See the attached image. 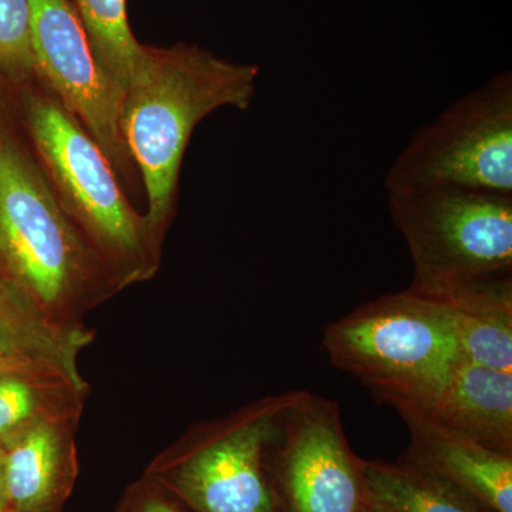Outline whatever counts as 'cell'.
<instances>
[{
    "label": "cell",
    "instance_id": "obj_12",
    "mask_svg": "<svg viewBox=\"0 0 512 512\" xmlns=\"http://www.w3.org/2000/svg\"><path fill=\"white\" fill-rule=\"evenodd\" d=\"M79 423L66 420L36 424L2 444L10 510L63 511L79 476Z\"/></svg>",
    "mask_w": 512,
    "mask_h": 512
},
{
    "label": "cell",
    "instance_id": "obj_14",
    "mask_svg": "<svg viewBox=\"0 0 512 512\" xmlns=\"http://www.w3.org/2000/svg\"><path fill=\"white\" fill-rule=\"evenodd\" d=\"M441 303L450 316L461 359L512 373V282Z\"/></svg>",
    "mask_w": 512,
    "mask_h": 512
},
{
    "label": "cell",
    "instance_id": "obj_19",
    "mask_svg": "<svg viewBox=\"0 0 512 512\" xmlns=\"http://www.w3.org/2000/svg\"><path fill=\"white\" fill-rule=\"evenodd\" d=\"M114 512H191L156 481L143 476L128 485Z\"/></svg>",
    "mask_w": 512,
    "mask_h": 512
},
{
    "label": "cell",
    "instance_id": "obj_1",
    "mask_svg": "<svg viewBox=\"0 0 512 512\" xmlns=\"http://www.w3.org/2000/svg\"><path fill=\"white\" fill-rule=\"evenodd\" d=\"M259 67L197 45H144L121 99L120 130L147 197L151 237L163 248L178 207L181 165L195 128L217 110H247Z\"/></svg>",
    "mask_w": 512,
    "mask_h": 512
},
{
    "label": "cell",
    "instance_id": "obj_5",
    "mask_svg": "<svg viewBox=\"0 0 512 512\" xmlns=\"http://www.w3.org/2000/svg\"><path fill=\"white\" fill-rule=\"evenodd\" d=\"M322 349L333 366L389 406L430 392L461 360L446 306L410 289L379 296L330 323Z\"/></svg>",
    "mask_w": 512,
    "mask_h": 512
},
{
    "label": "cell",
    "instance_id": "obj_22",
    "mask_svg": "<svg viewBox=\"0 0 512 512\" xmlns=\"http://www.w3.org/2000/svg\"><path fill=\"white\" fill-rule=\"evenodd\" d=\"M366 512H377V511L373 510V508L367 507V511Z\"/></svg>",
    "mask_w": 512,
    "mask_h": 512
},
{
    "label": "cell",
    "instance_id": "obj_15",
    "mask_svg": "<svg viewBox=\"0 0 512 512\" xmlns=\"http://www.w3.org/2000/svg\"><path fill=\"white\" fill-rule=\"evenodd\" d=\"M89 392V383L49 373L0 376V446L36 424L80 421Z\"/></svg>",
    "mask_w": 512,
    "mask_h": 512
},
{
    "label": "cell",
    "instance_id": "obj_11",
    "mask_svg": "<svg viewBox=\"0 0 512 512\" xmlns=\"http://www.w3.org/2000/svg\"><path fill=\"white\" fill-rule=\"evenodd\" d=\"M403 404L481 446L512 454L511 372L461 359L443 382Z\"/></svg>",
    "mask_w": 512,
    "mask_h": 512
},
{
    "label": "cell",
    "instance_id": "obj_6",
    "mask_svg": "<svg viewBox=\"0 0 512 512\" xmlns=\"http://www.w3.org/2000/svg\"><path fill=\"white\" fill-rule=\"evenodd\" d=\"M301 390L256 399L221 419L192 424L148 464L191 512H275L265 456L276 423Z\"/></svg>",
    "mask_w": 512,
    "mask_h": 512
},
{
    "label": "cell",
    "instance_id": "obj_23",
    "mask_svg": "<svg viewBox=\"0 0 512 512\" xmlns=\"http://www.w3.org/2000/svg\"><path fill=\"white\" fill-rule=\"evenodd\" d=\"M6 512H19V511L10 510V508H9V510H8V511H6Z\"/></svg>",
    "mask_w": 512,
    "mask_h": 512
},
{
    "label": "cell",
    "instance_id": "obj_20",
    "mask_svg": "<svg viewBox=\"0 0 512 512\" xmlns=\"http://www.w3.org/2000/svg\"><path fill=\"white\" fill-rule=\"evenodd\" d=\"M20 128V97L15 87L0 72V133L2 131L19 130Z\"/></svg>",
    "mask_w": 512,
    "mask_h": 512
},
{
    "label": "cell",
    "instance_id": "obj_18",
    "mask_svg": "<svg viewBox=\"0 0 512 512\" xmlns=\"http://www.w3.org/2000/svg\"><path fill=\"white\" fill-rule=\"evenodd\" d=\"M0 72L19 94L42 84L30 43L29 0H0Z\"/></svg>",
    "mask_w": 512,
    "mask_h": 512
},
{
    "label": "cell",
    "instance_id": "obj_21",
    "mask_svg": "<svg viewBox=\"0 0 512 512\" xmlns=\"http://www.w3.org/2000/svg\"><path fill=\"white\" fill-rule=\"evenodd\" d=\"M9 510L8 493L5 483V461H3V448L0 446V512Z\"/></svg>",
    "mask_w": 512,
    "mask_h": 512
},
{
    "label": "cell",
    "instance_id": "obj_17",
    "mask_svg": "<svg viewBox=\"0 0 512 512\" xmlns=\"http://www.w3.org/2000/svg\"><path fill=\"white\" fill-rule=\"evenodd\" d=\"M82 20L94 56L111 83L124 93L144 45L134 36L127 0H70Z\"/></svg>",
    "mask_w": 512,
    "mask_h": 512
},
{
    "label": "cell",
    "instance_id": "obj_9",
    "mask_svg": "<svg viewBox=\"0 0 512 512\" xmlns=\"http://www.w3.org/2000/svg\"><path fill=\"white\" fill-rule=\"evenodd\" d=\"M30 43L40 83L79 121L109 158L124 188L137 171L120 130L123 93L101 69L70 0H29Z\"/></svg>",
    "mask_w": 512,
    "mask_h": 512
},
{
    "label": "cell",
    "instance_id": "obj_8",
    "mask_svg": "<svg viewBox=\"0 0 512 512\" xmlns=\"http://www.w3.org/2000/svg\"><path fill=\"white\" fill-rule=\"evenodd\" d=\"M363 464L350 447L338 402L301 390L266 448L275 512H366Z\"/></svg>",
    "mask_w": 512,
    "mask_h": 512
},
{
    "label": "cell",
    "instance_id": "obj_10",
    "mask_svg": "<svg viewBox=\"0 0 512 512\" xmlns=\"http://www.w3.org/2000/svg\"><path fill=\"white\" fill-rule=\"evenodd\" d=\"M410 433L403 463L447 481L491 512H512V454L481 446L409 404H392Z\"/></svg>",
    "mask_w": 512,
    "mask_h": 512
},
{
    "label": "cell",
    "instance_id": "obj_7",
    "mask_svg": "<svg viewBox=\"0 0 512 512\" xmlns=\"http://www.w3.org/2000/svg\"><path fill=\"white\" fill-rule=\"evenodd\" d=\"M387 191L450 187L512 195V76L501 72L416 131Z\"/></svg>",
    "mask_w": 512,
    "mask_h": 512
},
{
    "label": "cell",
    "instance_id": "obj_4",
    "mask_svg": "<svg viewBox=\"0 0 512 512\" xmlns=\"http://www.w3.org/2000/svg\"><path fill=\"white\" fill-rule=\"evenodd\" d=\"M413 261L410 291L448 302L512 282V195L434 187L389 192Z\"/></svg>",
    "mask_w": 512,
    "mask_h": 512
},
{
    "label": "cell",
    "instance_id": "obj_2",
    "mask_svg": "<svg viewBox=\"0 0 512 512\" xmlns=\"http://www.w3.org/2000/svg\"><path fill=\"white\" fill-rule=\"evenodd\" d=\"M0 275L60 328L120 293L57 202L22 131L0 133Z\"/></svg>",
    "mask_w": 512,
    "mask_h": 512
},
{
    "label": "cell",
    "instance_id": "obj_13",
    "mask_svg": "<svg viewBox=\"0 0 512 512\" xmlns=\"http://www.w3.org/2000/svg\"><path fill=\"white\" fill-rule=\"evenodd\" d=\"M94 336L87 326L60 328L19 289L0 281V376L49 373L87 383L79 370V355Z\"/></svg>",
    "mask_w": 512,
    "mask_h": 512
},
{
    "label": "cell",
    "instance_id": "obj_16",
    "mask_svg": "<svg viewBox=\"0 0 512 512\" xmlns=\"http://www.w3.org/2000/svg\"><path fill=\"white\" fill-rule=\"evenodd\" d=\"M369 507L377 512H491L447 481L397 460L363 464Z\"/></svg>",
    "mask_w": 512,
    "mask_h": 512
},
{
    "label": "cell",
    "instance_id": "obj_3",
    "mask_svg": "<svg viewBox=\"0 0 512 512\" xmlns=\"http://www.w3.org/2000/svg\"><path fill=\"white\" fill-rule=\"evenodd\" d=\"M19 97L20 131L74 228L120 291L151 281L163 248L97 141L43 84Z\"/></svg>",
    "mask_w": 512,
    "mask_h": 512
}]
</instances>
